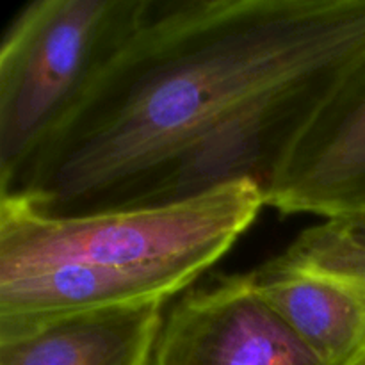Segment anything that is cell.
<instances>
[{
    "instance_id": "52a82bcc",
    "label": "cell",
    "mask_w": 365,
    "mask_h": 365,
    "mask_svg": "<svg viewBox=\"0 0 365 365\" xmlns=\"http://www.w3.org/2000/svg\"><path fill=\"white\" fill-rule=\"evenodd\" d=\"M164 303L116 305L0 330V365H150Z\"/></svg>"
},
{
    "instance_id": "7a4b0ae2",
    "label": "cell",
    "mask_w": 365,
    "mask_h": 365,
    "mask_svg": "<svg viewBox=\"0 0 365 365\" xmlns=\"http://www.w3.org/2000/svg\"><path fill=\"white\" fill-rule=\"evenodd\" d=\"M262 207L252 180L81 216H50L0 196V330L78 310L166 305L223 259Z\"/></svg>"
},
{
    "instance_id": "277c9868",
    "label": "cell",
    "mask_w": 365,
    "mask_h": 365,
    "mask_svg": "<svg viewBox=\"0 0 365 365\" xmlns=\"http://www.w3.org/2000/svg\"><path fill=\"white\" fill-rule=\"evenodd\" d=\"M260 294L327 365L365 355V252L328 220L252 271Z\"/></svg>"
},
{
    "instance_id": "5b68a950",
    "label": "cell",
    "mask_w": 365,
    "mask_h": 365,
    "mask_svg": "<svg viewBox=\"0 0 365 365\" xmlns=\"http://www.w3.org/2000/svg\"><path fill=\"white\" fill-rule=\"evenodd\" d=\"M150 365H327L252 273L191 287L164 314Z\"/></svg>"
},
{
    "instance_id": "3957f363",
    "label": "cell",
    "mask_w": 365,
    "mask_h": 365,
    "mask_svg": "<svg viewBox=\"0 0 365 365\" xmlns=\"http://www.w3.org/2000/svg\"><path fill=\"white\" fill-rule=\"evenodd\" d=\"M145 0H34L0 48V195L78 109L139 24Z\"/></svg>"
},
{
    "instance_id": "8992f818",
    "label": "cell",
    "mask_w": 365,
    "mask_h": 365,
    "mask_svg": "<svg viewBox=\"0 0 365 365\" xmlns=\"http://www.w3.org/2000/svg\"><path fill=\"white\" fill-rule=\"evenodd\" d=\"M266 205L324 220L365 205V66L303 132L267 191Z\"/></svg>"
},
{
    "instance_id": "6da1fadb",
    "label": "cell",
    "mask_w": 365,
    "mask_h": 365,
    "mask_svg": "<svg viewBox=\"0 0 365 365\" xmlns=\"http://www.w3.org/2000/svg\"><path fill=\"white\" fill-rule=\"evenodd\" d=\"M365 66V0H145L96 84L0 196L50 216L145 209L252 180L264 198Z\"/></svg>"
},
{
    "instance_id": "9c48e42d",
    "label": "cell",
    "mask_w": 365,
    "mask_h": 365,
    "mask_svg": "<svg viewBox=\"0 0 365 365\" xmlns=\"http://www.w3.org/2000/svg\"><path fill=\"white\" fill-rule=\"evenodd\" d=\"M351 365H365V355L362 356V359H359L356 362H353Z\"/></svg>"
},
{
    "instance_id": "ba28073f",
    "label": "cell",
    "mask_w": 365,
    "mask_h": 365,
    "mask_svg": "<svg viewBox=\"0 0 365 365\" xmlns=\"http://www.w3.org/2000/svg\"><path fill=\"white\" fill-rule=\"evenodd\" d=\"M331 225L348 239L349 242L365 252V205L353 209L349 212L328 217Z\"/></svg>"
}]
</instances>
